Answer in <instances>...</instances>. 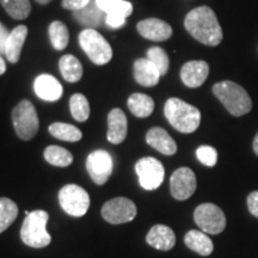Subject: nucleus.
<instances>
[{"instance_id":"393cba45","label":"nucleus","mask_w":258,"mask_h":258,"mask_svg":"<svg viewBox=\"0 0 258 258\" xmlns=\"http://www.w3.org/2000/svg\"><path fill=\"white\" fill-rule=\"evenodd\" d=\"M48 131L54 138L62 141H69V143H77L83 138V133L79 128H77L73 124L63 123V122L51 123Z\"/></svg>"},{"instance_id":"39448f33","label":"nucleus","mask_w":258,"mask_h":258,"mask_svg":"<svg viewBox=\"0 0 258 258\" xmlns=\"http://www.w3.org/2000/svg\"><path fill=\"white\" fill-rule=\"evenodd\" d=\"M12 122L19 139L29 141L36 137L40 122L36 109L30 101L23 99L15 106L12 110Z\"/></svg>"},{"instance_id":"2f4dec72","label":"nucleus","mask_w":258,"mask_h":258,"mask_svg":"<svg viewBox=\"0 0 258 258\" xmlns=\"http://www.w3.org/2000/svg\"><path fill=\"white\" fill-rule=\"evenodd\" d=\"M147 59L159 70L160 76H165L170 67V59L166 51L160 47H152L147 51Z\"/></svg>"},{"instance_id":"6e6552de","label":"nucleus","mask_w":258,"mask_h":258,"mask_svg":"<svg viewBox=\"0 0 258 258\" xmlns=\"http://www.w3.org/2000/svg\"><path fill=\"white\" fill-rule=\"evenodd\" d=\"M194 220L200 230L207 234H219L226 227V217L219 206L202 203L194 212Z\"/></svg>"},{"instance_id":"72a5a7b5","label":"nucleus","mask_w":258,"mask_h":258,"mask_svg":"<svg viewBox=\"0 0 258 258\" xmlns=\"http://www.w3.org/2000/svg\"><path fill=\"white\" fill-rule=\"evenodd\" d=\"M91 0H62L61 5L63 9L72 10V11H77V10L84 9L85 6L90 4Z\"/></svg>"},{"instance_id":"5701e85b","label":"nucleus","mask_w":258,"mask_h":258,"mask_svg":"<svg viewBox=\"0 0 258 258\" xmlns=\"http://www.w3.org/2000/svg\"><path fill=\"white\" fill-rule=\"evenodd\" d=\"M128 109L137 117H148L154 110V102L145 93H133L128 98Z\"/></svg>"},{"instance_id":"4468645a","label":"nucleus","mask_w":258,"mask_h":258,"mask_svg":"<svg viewBox=\"0 0 258 258\" xmlns=\"http://www.w3.org/2000/svg\"><path fill=\"white\" fill-rule=\"evenodd\" d=\"M209 74V66L206 61L195 60L183 64L180 70V79L188 88H200L206 82Z\"/></svg>"},{"instance_id":"c9c22d12","label":"nucleus","mask_w":258,"mask_h":258,"mask_svg":"<svg viewBox=\"0 0 258 258\" xmlns=\"http://www.w3.org/2000/svg\"><path fill=\"white\" fill-rule=\"evenodd\" d=\"M105 23L112 29H117L125 23V18L120 17V16H106Z\"/></svg>"},{"instance_id":"f704fd0d","label":"nucleus","mask_w":258,"mask_h":258,"mask_svg":"<svg viewBox=\"0 0 258 258\" xmlns=\"http://www.w3.org/2000/svg\"><path fill=\"white\" fill-rule=\"evenodd\" d=\"M247 208L253 217L258 218V190L247 196Z\"/></svg>"},{"instance_id":"f3484780","label":"nucleus","mask_w":258,"mask_h":258,"mask_svg":"<svg viewBox=\"0 0 258 258\" xmlns=\"http://www.w3.org/2000/svg\"><path fill=\"white\" fill-rule=\"evenodd\" d=\"M146 241L148 245L157 250L169 251L175 246L176 234L172 228L166 225H156L148 231L146 235Z\"/></svg>"},{"instance_id":"4be33fe9","label":"nucleus","mask_w":258,"mask_h":258,"mask_svg":"<svg viewBox=\"0 0 258 258\" xmlns=\"http://www.w3.org/2000/svg\"><path fill=\"white\" fill-rule=\"evenodd\" d=\"M103 14H104V12L98 8L96 0H91L88 6L74 11L73 17L76 18V21L78 22V23L84 25V27H86V29H93L102 24Z\"/></svg>"},{"instance_id":"9d476101","label":"nucleus","mask_w":258,"mask_h":258,"mask_svg":"<svg viewBox=\"0 0 258 258\" xmlns=\"http://www.w3.org/2000/svg\"><path fill=\"white\" fill-rule=\"evenodd\" d=\"M102 217L112 225L131 222L137 217V206L127 198H116L106 201L102 207Z\"/></svg>"},{"instance_id":"cd10ccee","label":"nucleus","mask_w":258,"mask_h":258,"mask_svg":"<svg viewBox=\"0 0 258 258\" xmlns=\"http://www.w3.org/2000/svg\"><path fill=\"white\" fill-rule=\"evenodd\" d=\"M48 34L51 42V46L56 50H63L70 41V32L66 25L60 21H54L49 25Z\"/></svg>"},{"instance_id":"bb28decb","label":"nucleus","mask_w":258,"mask_h":258,"mask_svg":"<svg viewBox=\"0 0 258 258\" xmlns=\"http://www.w3.org/2000/svg\"><path fill=\"white\" fill-rule=\"evenodd\" d=\"M44 159L47 160V163H49L50 165L57 166V167H66L70 166L73 163V156L70 151H67L66 148L55 146V145H51L48 146L44 150Z\"/></svg>"},{"instance_id":"f257e3e1","label":"nucleus","mask_w":258,"mask_h":258,"mask_svg":"<svg viewBox=\"0 0 258 258\" xmlns=\"http://www.w3.org/2000/svg\"><path fill=\"white\" fill-rule=\"evenodd\" d=\"M184 25L189 34L205 46L217 47L224 37L217 15L208 6L191 10L186 15Z\"/></svg>"},{"instance_id":"473e14b6","label":"nucleus","mask_w":258,"mask_h":258,"mask_svg":"<svg viewBox=\"0 0 258 258\" xmlns=\"http://www.w3.org/2000/svg\"><path fill=\"white\" fill-rule=\"evenodd\" d=\"M196 157L201 161L203 165L213 167L215 166L218 161V152L214 147L207 146V145H203L200 146L196 151Z\"/></svg>"},{"instance_id":"c756f323","label":"nucleus","mask_w":258,"mask_h":258,"mask_svg":"<svg viewBox=\"0 0 258 258\" xmlns=\"http://www.w3.org/2000/svg\"><path fill=\"white\" fill-rule=\"evenodd\" d=\"M2 6L12 18L25 19L31 12V4L29 0H0Z\"/></svg>"},{"instance_id":"dca6fc26","label":"nucleus","mask_w":258,"mask_h":258,"mask_svg":"<svg viewBox=\"0 0 258 258\" xmlns=\"http://www.w3.org/2000/svg\"><path fill=\"white\" fill-rule=\"evenodd\" d=\"M128 133L127 116L121 109L115 108L108 115V133L106 138L111 144L123 143Z\"/></svg>"},{"instance_id":"58836bf2","label":"nucleus","mask_w":258,"mask_h":258,"mask_svg":"<svg viewBox=\"0 0 258 258\" xmlns=\"http://www.w3.org/2000/svg\"><path fill=\"white\" fill-rule=\"evenodd\" d=\"M253 151L254 153H256V156L258 157V133L256 134V137H254V140H253Z\"/></svg>"},{"instance_id":"f8f14e48","label":"nucleus","mask_w":258,"mask_h":258,"mask_svg":"<svg viewBox=\"0 0 258 258\" xmlns=\"http://www.w3.org/2000/svg\"><path fill=\"white\" fill-rule=\"evenodd\" d=\"M198 180L194 171L189 167H179L170 178V190L173 199L185 201L191 198L196 190Z\"/></svg>"},{"instance_id":"412c9836","label":"nucleus","mask_w":258,"mask_h":258,"mask_svg":"<svg viewBox=\"0 0 258 258\" xmlns=\"http://www.w3.org/2000/svg\"><path fill=\"white\" fill-rule=\"evenodd\" d=\"M184 243L190 250L195 251L196 253L205 257L209 256L214 250V244H213L212 239L203 231H189L184 237Z\"/></svg>"},{"instance_id":"0eeeda50","label":"nucleus","mask_w":258,"mask_h":258,"mask_svg":"<svg viewBox=\"0 0 258 258\" xmlns=\"http://www.w3.org/2000/svg\"><path fill=\"white\" fill-rule=\"evenodd\" d=\"M61 208L74 218L86 214L90 207V196L85 189L77 184H67L59 191Z\"/></svg>"},{"instance_id":"7ed1b4c3","label":"nucleus","mask_w":258,"mask_h":258,"mask_svg":"<svg viewBox=\"0 0 258 258\" xmlns=\"http://www.w3.org/2000/svg\"><path fill=\"white\" fill-rule=\"evenodd\" d=\"M213 93L224 104L226 110L237 117L247 114L252 109V101L249 93L231 80L214 84Z\"/></svg>"},{"instance_id":"423d86ee","label":"nucleus","mask_w":258,"mask_h":258,"mask_svg":"<svg viewBox=\"0 0 258 258\" xmlns=\"http://www.w3.org/2000/svg\"><path fill=\"white\" fill-rule=\"evenodd\" d=\"M79 43L89 59L95 64L102 66L112 59L111 46L95 29H84L79 34Z\"/></svg>"},{"instance_id":"6ab92c4d","label":"nucleus","mask_w":258,"mask_h":258,"mask_svg":"<svg viewBox=\"0 0 258 258\" xmlns=\"http://www.w3.org/2000/svg\"><path fill=\"white\" fill-rule=\"evenodd\" d=\"M160 72L147 57L135 60L134 62V78L138 84L146 88L156 86L160 80Z\"/></svg>"},{"instance_id":"e433bc0d","label":"nucleus","mask_w":258,"mask_h":258,"mask_svg":"<svg viewBox=\"0 0 258 258\" xmlns=\"http://www.w3.org/2000/svg\"><path fill=\"white\" fill-rule=\"evenodd\" d=\"M10 32L4 24L0 22V55L5 54V47H6V41H8Z\"/></svg>"},{"instance_id":"9b49d317","label":"nucleus","mask_w":258,"mask_h":258,"mask_svg":"<svg viewBox=\"0 0 258 258\" xmlns=\"http://www.w3.org/2000/svg\"><path fill=\"white\" fill-rule=\"evenodd\" d=\"M86 170L97 185L105 184L114 170V161L110 153L104 150L93 151L86 159Z\"/></svg>"},{"instance_id":"f03ea898","label":"nucleus","mask_w":258,"mask_h":258,"mask_svg":"<svg viewBox=\"0 0 258 258\" xmlns=\"http://www.w3.org/2000/svg\"><path fill=\"white\" fill-rule=\"evenodd\" d=\"M164 114L176 131L184 134L194 133L201 122V112L199 109L176 97L167 99L164 106Z\"/></svg>"},{"instance_id":"20e7f679","label":"nucleus","mask_w":258,"mask_h":258,"mask_svg":"<svg viewBox=\"0 0 258 258\" xmlns=\"http://www.w3.org/2000/svg\"><path fill=\"white\" fill-rule=\"evenodd\" d=\"M23 225L21 228V239L27 246L42 249L50 244L51 237L47 232V222L49 219L47 212H25Z\"/></svg>"},{"instance_id":"aec40b11","label":"nucleus","mask_w":258,"mask_h":258,"mask_svg":"<svg viewBox=\"0 0 258 258\" xmlns=\"http://www.w3.org/2000/svg\"><path fill=\"white\" fill-rule=\"evenodd\" d=\"M27 36L28 27H25V25H18V27H16L14 30L10 32L5 47V56L9 62H18Z\"/></svg>"},{"instance_id":"1a4fd4ad","label":"nucleus","mask_w":258,"mask_h":258,"mask_svg":"<svg viewBox=\"0 0 258 258\" xmlns=\"http://www.w3.org/2000/svg\"><path fill=\"white\" fill-rule=\"evenodd\" d=\"M139 183L145 190H156L163 184L165 170L163 164L153 157H145L135 164Z\"/></svg>"},{"instance_id":"b1692460","label":"nucleus","mask_w":258,"mask_h":258,"mask_svg":"<svg viewBox=\"0 0 258 258\" xmlns=\"http://www.w3.org/2000/svg\"><path fill=\"white\" fill-rule=\"evenodd\" d=\"M60 72L63 79L69 83H77L83 77L82 62L76 56L66 54L59 61Z\"/></svg>"},{"instance_id":"c85d7f7f","label":"nucleus","mask_w":258,"mask_h":258,"mask_svg":"<svg viewBox=\"0 0 258 258\" xmlns=\"http://www.w3.org/2000/svg\"><path fill=\"white\" fill-rule=\"evenodd\" d=\"M18 215V206L8 198H0V233L14 224Z\"/></svg>"},{"instance_id":"4c0bfd02","label":"nucleus","mask_w":258,"mask_h":258,"mask_svg":"<svg viewBox=\"0 0 258 258\" xmlns=\"http://www.w3.org/2000/svg\"><path fill=\"white\" fill-rule=\"evenodd\" d=\"M6 72V62L5 60L3 59V56L0 55V76H3Z\"/></svg>"},{"instance_id":"7c9ffc66","label":"nucleus","mask_w":258,"mask_h":258,"mask_svg":"<svg viewBox=\"0 0 258 258\" xmlns=\"http://www.w3.org/2000/svg\"><path fill=\"white\" fill-rule=\"evenodd\" d=\"M70 109L73 118L78 122H85L90 116L89 101L82 93H74L70 99Z\"/></svg>"},{"instance_id":"ddd939ff","label":"nucleus","mask_w":258,"mask_h":258,"mask_svg":"<svg viewBox=\"0 0 258 258\" xmlns=\"http://www.w3.org/2000/svg\"><path fill=\"white\" fill-rule=\"evenodd\" d=\"M137 29L141 36L154 42L166 41L172 36L171 25L158 18L144 19V21L139 22Z\"/></svg>"},{"instance_id":"a878e982","label":"nucleus","mask_w":258,"mask_h":258,"mask_svg":"<svg viewBox=\"0 0 258 258\" xmlns=\"http://www.w3.org/2000/svg\"><path fill=\"white\" fill-rule=\"evenodd\" d=\"M96 3L106 16H120L127 18L133 12L132 3L125 0H96Z\"/></svg>"},{"instance_id":"ea45409f","label":"nucleus","mask_w":258,"mask_h":258,"mask_svg":"<svg viewBox=\"0 0 258 258\" xmlns=\"http://www.w3.org/2000/svg\"><path fill=\"white\" fill-rule=\"evenodd\" d=\"M36 2L41 5H46V4H49L51 0H36Z\"/></svg>"},{"instance_id":"2eb2a0df","label":"nucleus","mask_w":258,"mask_h":258,"mask_svg":"<svg viewBox=\"0 0 258 258\" xmlns=\"http://www.w3.org/2000/svg\"><path fill=\"white\" fill-rule=\"evenodd\" d=\"M34 90L38 98L46 102H56L62 96V85L50 74H41L34 82Z\"/></svg>"},{"instance_id":"a211bd4d","label":"nucleus","mask_w":258,"mask_h":258,"mask_svg":"<svg viewBox=\"0 0 258 258\" xmlns=\"http://www.w3.org/2000/svg\"><path fill=\"white\" fill-rule=\"evenodd\" d=\"M146 141L151 147L165 156H173L177 152V145L164 128L153 127L147 132Z\"/></svg>"}]
</instances>
